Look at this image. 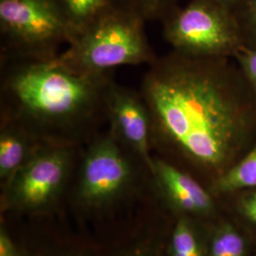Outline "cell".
<instances>
[{
    "mask_svg": "<svg viewBox=\"0 0 256 256\" xmlns=\"http://www.w3.org/2000/svg\"><path fill=\"white\" fill-rule=\"evenodd\" d=\"M238 72L226 58L172 52L149 64L140 82L153 148L208 186L256 142V102Z\"/></svg>",
    "mask_w": 256,
    "mask_h": 256,
    "instance_id": "obj_1",
    "label": "cell"
},
{
    "mask_svg": "<svg viewBox=\"0 0 256 256\" xmlns=\"http://www.w3.org/2000/svg\"><path fill=\"white\" fill-rule=\"evenodd\" d=\"M0 119L43 142L79 146L108 124L110 72L84 74L52 59H0Z\"/></svg>",
    "mask_w": 256,
    "mask_h": 256,
    "instance_id": "obj_2",
    "label": "cell"
},
{
    "mask_svg": "<svg viewBox=\"0 0 256 256\" xmlns=\"http://www.w3.org/2000/svg\"><path fill=\"white\" fill-rule=\"evenodd\" d=\"M144 24L137 16L114 8L76 37L58 59L84 74H108L120 66H149L158 57Z\"/></svg>",
    "mask_w": 256,
    "mask_h": 256,
    "instance_id": "obj_3",
    "label": "cell"
},
{
    "mask_svg": "<svg viewBox=\"0 0 256 256\" xmlns=\"http://www.w3.org/2000/svg\"><path fill=\"white\" fill-rule=\"evenodd\" d=\"M75 38L57 0H0V59H52Z\"/></svg>",
    "mask_w": 256,
    "mask_h": 256,
    "instance_id": "obj_4",
    "label": "cell"
},
{
    "mask_svg": "<svg viewBox=\"0 0 256 256\" xmlns=\"http://www.w3.org/2000/svg\"><path fill=\"white\" fill-rule=\"evenodd\" d=\"M173 52L198 58H227L245 45L238 19L216 0H192L164 20Z\"/></svg>",
    "mask_w": 256,
    "mask_h": 256,
    "instance_id": "obj_5",
    "label": "cell"
},
{
    "mask_svg": "<svg viewBox=\"0 0 256 256\" xmlns=\"http://www.w3.org/2000/svg\"><path fill=\"white\" fill-rule=\"evenodd\" d=\"M140 167L147 168L110 129L99 132L88 142L77 167V198L88 208L110 206L133 188Z\"/></svg>",
    "mask_w": 256,
    "mask_h": 256,
    "instance_id": "obj_6",
    "label": "cell"
},
{
    "mask_svg": "<svg viewBox=\"0 0 256 256\" xmlns=\"http://www.w3.org/2000/svg\"><path fill=\"white\" fill-rule=\"evenodd\" d=\"M78 146L43 142L4 185L10 208L36 210L48 207L62 194L76 165Z\"/></svg>",
    "mask_w": 256,
    "mask_h": 256,
    "instance_id": "obj_7",
    "label": "cell"
},
{
    "mask_svg": "<svg viewBox=\"0 0 256 256\" xmlns=\"http://www.w3.org/2000/svg\"><path fill=\"white\" fill-rule=\"evenodd\" d=\"M158 192L178 216L210 225L223 214L218 198L196 176L164 158H153L149 170Z\"/></svg>",
    "mask_w": 256,
    "mask_h": 256,
    "instance_id": "obj_8",
    "label": "cell"
},
{
    "mask_svg": "<svg viewBox=\"0 0 256 256\" xmlns=\"http://www.w3.org/2000/svg\"><path fill=\"white\" fill-rule=\"evenodd\" d=\"M108 124L120 144L150 170L154 158L152 122L140 92L114 82L108 102Z\"/></svg>",
    "mask_w": 256,
    "mask_h": 256,
    "instance_id": "obj_9",
    "label": "cell"
},
{
    "mask_svg": "<svg viewBox=\"0 0 256 256\" xmlns=\"http://www.w3.org/2000/svg\"><path fill=\"white\" fill-rule=\"evenodd\" d=\"M43 144L26 128L0 119V180L4 185Z\"/></svg>",
    "mask_w": 256,
    "mask_h": 256,
    "instance_id": "obj_10",
    "label": "cell"
},
{
    "mask_svg": "<svg viewBox=\"0 0 256 256\" xmlns=\"http://www.w3.org/2000/svg\"><path fill=\"white\" fill-rule=\"evenodd\" d=\"M256 254V240L227 214L207 226V256Z\"/></svg>",
    "mask_w": 256,
    "mask_h": 256,
    "instance_id": "obj_11",
    "label": "cell"
},
{
    "mask_svg": "<svg viewBox=\"0 0 256 256\" xmlns=\"http://www.w3.org/2000/svg\"><path fill=\"white\" fill-rule=\"evenodd\" d=\"M168 256H207V225L178 216L171 232Z\"/></svg>",
    "mask_w": 256,
    "mask_h": 256,
    "instance_id": "obj_12",
    "label": "cell"
},
{
    "mask_svg": "<svg viewBox=\"0 0 256 256\" xmlns=\"http://www.w3.org/2000/svg\"><path fill=\"white\" fill-rule=\"evenodd\" d=\"M252 187H256V142L236 164L208 186L218 198Z\"/></svg>",
    "mask_w": 256,
    "mask_h": 256,
    "instance_id": "obj_13",
    "label": "cell"
},
{
    "mask_svg": "<svg viewBox=\"0 0 256 256\" xmlns=\"http://www.w3.org/2000/svg\"><path fill=\"white\" fill-rule=\"evenodd\" d=\"M76 37L114 9L111 0H57Z\"/></svg>",
    "mask_w": 256,
    "mask_h": 256,
    "instance_id": "obj_14",
    "label": "cell"
},
{
    "mask_svg": "<svg viewBox=\"0 0 256 256\" xmlns=\"http://www.w3.org/2000/svg\"><path fill=\"white\" fill-rule=\"evenodd\" d=\"M220 200H226V214L256 242V187L232 192Z\"/></svg>",
    "mask_w": 256,
    "mask_h": 256,
    "instance_id": "obj_15",
    "label": "cell"
},
{
    "mask_svg": "<svg viewBox=\"0 0 256 256\" xmlns=\"http://www.w3.org/2000/svg\"><path fill=\"white\" fill-rule=\"evenodd\" d=\"M176 0H111L115 8L131 14L144 22L164 20L176 8Z\"/></svg>",
    "mask_w": 256,
    "mask_h": 256,
    "instance_id": "obj_16",
    "label": "cell"
},
{
    "mask_svg": "<svg viewBox=\"0 0 256 256\" xmlns=\"http://www.w3.org/2000/svg\"><path fill=\"white\" fill-rule=\"evenodd\" d=\"M234 57L256 102V46L243 45Z\"/></svg>",
    "mask_w": 256,
    "mask_h": 256,
    "instance_id": "obj_17",
    "label": "cell"
},
{
    "mask_svg": "<svg viewBox=\"0 0 256 256\" xmlns=\"http://www.w3.org/2000/svg\"><path fill=\"white\" fill-rule=\"evenodd\" d=\"M243 22L239 24L245 45L256 46V0H244Z\"/></svg>",
    "mask_w": 256,
    "mask_h": 256,
    "instance_id": "obj_18",
    "label": "cell"
},
{
    "mask_svg": "<svg viewBox=\"0 0 256 256\" xmlns=\"http://www.w3.org/2000/svg\"><path fill=\"white\" fill-rule=\"evenodd\" d=\"M54 256H156L155 252L144 246H137L128 250L126 252H118L115 254H102L97 252H92L88 250H70L66 252L58 254Z\"/></svg>",
    "mask_w": 256,
    "mask_h": 256,
    "instance_id": "obj_19",
    "label": "cell"
},
{
    "mask_svg": "<svg viewBox=\"0 0 256 256\" xmlns=\"http://www.w3.org/2000/svg\"><path fill=\"white\" fill-rule=\"evenodd\" d=\"M0 256H24L3 227L0 230Z\"/></svg>",
    "mask_w": 256,
    "mask_h": 256,
    "instance_id": "obj_20",
    "label": "cell"
},
{
    "mask_svg": "<svg viewBox=\"0 0 256 256\" xmlns=\"http://www.w3.org/2000/svg\"><path fill=\"white\" fill-rule=\"evenodd\" d=\"M216 1H218L220 4H222L223 6H225L226 8H228L232 12V10L238 5L242 4L244 0H216Z\"/></svg>",
    "mask_w": 256,
    "mask_h": 256,
    "instance_id": "obj_21",
    "label": "cell"
},
{
    "mask_svg": "<svg viewBox=\"0 0 256 256\" xmlns=\"http://www.w3.org/2000/svg\"></svg>",
    "mask_w": 256,
    "mask_h": 256,
    "instance_id": "obj_22",
    "label": "cell"
}]
</instances>
